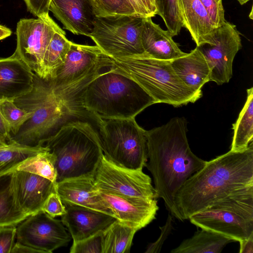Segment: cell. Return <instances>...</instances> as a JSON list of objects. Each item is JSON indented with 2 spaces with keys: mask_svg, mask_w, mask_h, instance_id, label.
I'll use <instances>...</instances> for the list:
<instances>
[{
  "mask_svg": "<svg viewBox=\"0 0 253 253\" xmlns=\"http://www.w3.org/2000/svg\"><path fill=\"white\" fill-rule=\"evenodd\" d=\"M106 67L103 63L63 84L34 73L31 90L13 100L17 107L30 113V118L11 136L10 142L31 147L44 145L62 126L73 121H88L98 127L101 119L86 109L84 92L88 84Z\"/></svg>",
  "mask_w": 253,
  "mask_h": 253,
  "instance_id": "6da1fadb",
  "label": "cell"
},
{
  "mask_svg": "<svg viewBox=\"0 0 253 253\" xmlns=\"http://www.w3.org/2000/svg\"><path fill=\"white\" fill-rule=\"evenodd\" d=\"M187 121L175 117L160 126L146 130V166L151 172L157 198H162L171 215L183 221L175 203L182 185L205 165L191 151L187 137Z\"/></svg>",
  "mask_w": 253,
  "mask_h": 253,
  "instance_id": "7a4b0ae2",
  "label": "cell"
},
{
  "mask_svg": "<svg viewBox=\"0 0 253 253\" xmlns=\"http://www.w3.org/2000/svg\"><path fill=\"white\" fill-rule=\"evenodd\" d=\"M253 186V141L243 151L231 150L207 161L182 185L175 198L183 219L237 190Z\"/></svg>",
  "mask_w": 253,
  "mask_h": 253,
  "instance_id": "3957f363",
  "label": "cell"
},
{
  "mask_svg": "<svg viewBox=\"0 0 253 253\" xmlns=\"http://www.w3.org/2000/svg\"><path fill=\"white\" fill-rule=\"evenodd\" d=\"M45 144L55 158L57 183L93 176L104 154L99 134L88 121L68 123Z\"/></svg>",
  "mask_w": 253,
  "mask_h": 253,
  "instance_id": "277c9868",
  "label": "cell"
},
{
  "mask_svg": "<svg viewBox=\"0 0 253 253\" xmlns=\"http://www.w3.org/2000/svg\"><path fill=\"white\" fill-rule=\"evenodd\" d=\"M109 57L108 68L134 80L156 103L179 107L194 103L202 96V92L195 91L179 78L170 61L157 59L145 52L121 58Z\"/></svg>",
  "mask_w": 253,
  "mask_h": 253,
  "instance_id": "5b68a950",
  "label": "cell"
},
{
  "mask_svg": "<svg viewBox=\"0 0 253 253\" xmlns=\"http://www.w3.org/2000/svg\"><path fill=\"white\" fill-rule=\"evenodd\" d=\"M99 74L87 85L86 109L101 119L135 118L154 99L134 80L111 68Z\"/></svg>",
  "mask_w": 253,
  "mask_h": 253,
  "instance_id": "8992f818",
  "label": "cell"
},
{
  "mask_svg": "<svg viewBox=\"0 0 253 253\" xmlns=\"http://www.w3.org/2000/svg\"><path fill=\"white\" fill-rule=\"evenodd\" d=\"M191 223L235 242L253 234V186L236 190L190 215Z\"/></svg>",
  "mask_w": 253,
  "mask_h": 253,
  "instance_id": "52a82bcc",
  "label": "cell"
},
{
  "mask_svg": "<svg viewBox=\"0 0 253 253\" xmlns=\"http://www.w3.org/2000/svg\"><path fill=\"white\" fill-rule=\"evenodd\" d=\"M98 127L103 153L109 160L132 169L146 166V130L135 118L101 119Z\"/></svg>",
  "mask_w": 253,
  "mask_h": 253,
  "instance_id": "ba28073f",
  "label": "cell"
},
{
  "mask_svg": "<svg viewBox=\"0 0 253 253\" xmlns=\"http://www.w3.org/2000/svg\"><path fill=\"white\" fill-rule=\"evenodd\" d=\"M142 20L135 16L96 17L89 37L112 58L142 54L145 53L141 41Z\"/></svg>",
  "mask_w": 253,
  "mask_h": 253,
  "instance_id": "9c48e42d",
  "label": "cell"
},
{
  "mask_svg": "<svg viewBox=\"0 0 253 253\" xmlns=\"http://www.w3.org/2000/svg\"><path fill=\"white\" fill-rule=\"evenodd\" d=\"M211 70V81L218 85L227 83L232 77L233 63L242 48L240 34L236 25L226 21L215 28L201 44L196 46Z\"/></svg>",
  "mask_w": 253,
  "mask_h": 253,
  "instance_id": "30bf717a",
  "label": "cell"
},
{
  "mask_svg": "<svg viewBox=\"0 0 253 253\" xmlns=\"http://www.w3.org/2000/svg\"><path fill=\"white\" fill-rule=\"evenodd\" d=\"M60 28L49 14L37 19H21L16 26L17 46L13 54L42 78L45 51L53 34Z\"/></svg>",
  "mask_w": 253,
  "mask_h": 253,
  "instance_id": "8fae6325",
  "label": "cell"
},
{
  "mask_svg": "<svg viewBox=\"0 0 253 253\" xmlns=\"http://www.w3.org/2000/svg\"><path fill=\"white\" fill-rule=\"evenodd\" d=\"M95 186L102 192L131 197L157 199L150 177L142 169L116 165L103 154L93 176Z\"/></svg>",
  "mask_w": 253,
  "mask_h": 253,
  "instance_id": "7c38bea8",
  "label": "cell"
},
{
  "mask_svg": "<svg viewBox=\"0 0 253 253\" xmlns=\"http://www.w3.org/2000/svg\"><path fill=\"white\" fill-rule=\"evenodd\" d=\"M16 239L41 253H51L67 246L71 236L61 220L41 211L29 215L16 225Z\"/></svg>",
  "mask_w": 253,
  "mask_h": 253,
  "instance_id": "4fadbf2b",
  "label": "cell"
},
{
  "mask_svg": "<svg viewBox=\"0 0 253 253\" xmlns=\"http://www.w3.org/2000/svg\"><path fill=\"white\" fill-rule=\"evenodd\" d=\"M114 217L137 231L154 219L159 207L156 199L122 196L100 191Z\"/></svg>",
  "mask_w": 253,
  "mask_h": 253,
  "instance_id": "5bb4252c",
  "label": "cell"
},
{
  "mask_svg": "<svg viewBox=\"0 0 253 253\" xmlns=\"http://www.w3.org/2000/svg\"><path fill=\"white\" fill-rule=\"evenodd\" d=\"M14 185L18 203L28 215L42 211L50 194L56 192L57 185L39 175L15 170Z\"/></svg>",
  "mask_w": 253,
  "mask_h": 253,
  "instance_id": "9a60e30c",
  "label": "cell"
},
{
  "mask_svg": "<svg viewBox=\"0 0 253 253\" xmlns=\"http://www.w3.org/2000/svg\"><path fill=\"white\" fill-rule=\"evenodd\" d=\"M108 58L97 45L72 42L64 64L58 69L53 80L58 84L72 82L105 63Z\"/></svg>",
  "mask_w": 253,
  "mask_h": 253,
  "instance_id": "2e32d148",
  "label": "cell"
},
{
  "mask_svg": "<svg viewBox=\"0 0 253 253\" xmlns=\"http://www.w3.org/2000/svg\"><path fill=\"white\" fill-rule=\"evenodd\" d=\"M63 204L66 212L61 220L67 227L73 242L103 231L116 219L102 212L76 205Z\"/></svg>",
  "mask_w": 253,
  "mask_h": 253,
  "instance_id": "e0dca14e",
  "label": "cell"
},
{
  "mask_svg": "<svg viewBox=\"0 0 253 253\" xmlns=\"http://www.w3.org/2000/svg\"><path fill=\"white\" fill-rule=\"evenodd\" d=\"M49 10L74 34L89 37L92 31L96 17L90 0H51Z\"/></svg>",
  "mask_w": 253,
  "mask_h": 253,
  "instance_id": "ac0fdd59",
  "label": "cell"
},
{
  "mask_svg": "<svg viewBox=\"0 0 253 253\" xmlns=\"http://www.w3.org/2000/svg\"><path fill=\"white\" fill-rule=\"evenodd\" d=\"M56 190L63 203L78 205L114 217L95 186L93 176H81L57 183Z\"/></svg>",
  "mask_w": 253,
  "mask_h": 253,
  "instance_id": "d6986e66",
  "label": "cell"
},
{
  "mask_svg": "<svg viewBox=\"0 0 253 253\" xmlns=\"http://www.w3.org/2000/svg\"><path fill=\"white\" fill-rule=\"evenodd\" d=\"M34 73L13 54L0 58V100L13 101L30 92L33 87Z\"/></svg>",
  "mask_w": 253,
  "mask_h": 253,
  "instance_id": "ffe728a7",
  "label": "cell"
},
{
  "mask_svg": "<svg viewBox=\"0 0 253 253\" xmlns=\"http://www.w3.org/2000/svg\"><path fill=\"white\" fill-rule=\"evenodd\" d=\"M141 41L145 52L157 59L171 61L187 54L179 48L171 34L153 22L151 17L143 18Z\"/></svg>",
  "mask_w": 253,
  "mask_h": 253,
  "instance_id": "44dd1931",
  "label": "cell"
},
{
  "mask_svg": "<svg viewBox=\"0 0 253 253\" xmlns=\"http://www.w3.org/2000/svg\"><path fill=\"white\" fill-rule=\"evenodd\" d=\"M174 72L189 87L202 92V88L211 81V70L203 54L196 47L183 57L170 61Z\"/></svg>",
  "mask_w": 253,
  "mask_h": 253,
  "instance_id": "7402d4cb",
  "label": "cell"
},
{
  "mask_svg": "<svg viewBox=\"0 0 253 253\" xmlns=\"http://www.w3.org/2000/svg\"><path fill=\"white\" fill-rule=\"evenodd\" d=\"M183 27L198 46L215 28L200 0H178Z\"/></svg>",
  "mask_w": 253,
  "mask_h": 253,
  "instance_id": "603a6c76",
  "label": "cell"
},
{
  "mask_svg": "<svg viewBox=\"0 0 253 253\" xmlns=\"http://www.w3.org/2000/svg\"><path fill=\"white\" fill-rule=\"evenodd\" d=\"M14 171L0 175V227L16 226L29 216L16 198Z\"/></svg>",
  "mask_w": 253,
  "mask_h": 253,
  "instance_id": "cb8c5ba5",
  "label": "cell"
},
{
  "mask_svg": "<svg viewBox=\"0 0 253 253\" xmlns=\"http://www.w3.org/2000/svg\"><path fill=\"white\" fill-rule=\"evenodd\" d=\"M233 239L216 232L202 229L183 240L171 253H220Z\"/></svg>",
  "mask_w": 253,
  "mask_h": 253,
  "instance_id": "d4e9b609",
  "label": "cell"
},
{
  "mask_svg": "<svg viewBox=\"0 0 253 253\" xmlns=\"http://www.w3.org/2000/svg\"><path fill=\"white\" fill-rule=\"evenodd\" d=\"M247 97L236 122L232 125L233 135L230 150L240 152L253 141V87L247 90Z\"/></svg>",
  "mask_w": 253,
  "mask_h": 253,
  "instance_id": "484cf974",
  "label": "cell"
},
{
  "mask_svg": "<svg viewBox=\"0 0 253 253\" xmlns=\"http://www.w3.org/2000/svg\"><path fill=\"white\" fill-rule=\"evenodd\" d=\"M137 230L117 219L102 232V253H128Z\"/></svg>",
  "mask_w": 253,
  "mask_h": 253,
  "instance_id": "4316f807",
  "label": "cell"
},
{
  "mask_svg": "<svg viewBox=\"0 0 253 253\" xmlns=\"http://www.w3.org/2000/svg\"><path fill=\"white\" fill-rule=\"evenodd\" d=\"M72 42L66 38V33L61 28L54 33L44 55L42 78H55L57 70L66 60Z\"/></svg>",
  "mask_w": 253,
  "mask_h": 253,
  "instance_id": "83f0119b",
  "label": "cell"
},
{
  "mask_svg": "<svg viewBox=\"0 0 253 253\" xmlns=\"http://www.w3.org/2000/svg\"><path fill=\"white\" fill-rule=\"evenodd\" d=\"M45 148V145L31 147L14 142L0 145V175L16 170L21 163Z\"/></svg>",
  "mask_w": 253,
  "mask_h": 253,
  "instance_id": "f1b7e54d",
  "label": "cell"
},
{
  "mask_svg": "<svg viewBox=\"0 0 253 253\" xmlns=\"http://www.w3.org/2000/svg\"><path fill=\"white\" fill-rule=\"evenodd\" d=\"M16 169L44 177L57 185L55 158L46 146L42 151L21 163Z\"/></svg>",
  "mask_w": 253,
  "mask_h": 253,
  "instance_id": "f546056e",
  "label": "cell"
},
{
  "mask_svg": "<svg viewBox=\"0 0 253 253\" xmlns=\"http://www.w3.org/2000/svg\"><path fill=\"white\" fill-rule=\"evenodd\" d=\"M157 14L161 17L172 37L177 35L183 23L178 0H155Z\"/></svg>",
  "mask_w": 253,
  "mask_h": 253,
  "instance_id": "4dcf8cb0",
  "label": "cell"
},
{
  "mask_svg": "<svg viewBox=\"0 0 253 253\" xmlns=\"http://www.w3.org/2000/svg\"><path fill=\"white\" fill-rule=\"evenodd\" d=\"M90 0L96 17L137 16L127 0Z\"/></svg>",
  "mask_w": 253,
  "mask_h": 253,
  "instance_id": "1f68e13d",
  "label": "cell"
},
{
  "mask_svg": "<svg viewBox=\"0 0 253 253\" xmlns=\"http://www.w3.org/2000/svg\"><path fill=\"white\" fill-rule=\"evenodd\" d=\"M0 112L9 128L11 136L17 133L31 116L30 113L19 108L13 101L8 99L0 100Z\"/></svg>",
  "mask_w": 253,
  "mask_h": 253,
  "instance_id": "d6a6232c",
  "label": "cell"
},
{
  "mask_svg": "<svg viewBox=\"0 0 253 253\" xmlns=\"http://www.w3.org/2000/svg\"><path fill=\"white\" fill-rule=\"evenodd\" d=\"M102 232L73 242L70 248V253H102Z\"/></svg>",
  "mask_w": 253,
  "mask_h": 253,
  "instance_id": "836d02e7",
  "label": "cell"
},
{
  "mask_svg": "<svg viewBox=\"0 0 253 253\" xmlns=\"http://www.w3.org/2000/svg\"><path fill=\"white\" fill-rule=\"evenodd\" d=\"M207 10L215 28L223 25L226 21L222 4L215 0H200Z\"/></svg>",
  "mask_w": 253,
  "mask_h": 253,
  "instance_id": "e575fe53",
  "label": "cell"
},
{
  "mask_svg": "<svg viewBox=\"0 0 253 253\" xmlns=\"http://www.w3.org/2000/svg\"><path fill=\"white\" fill-rule=\"evenodd\" d=\"M136 15L141 18L153 17L157 14L155 0H127Z\"/></svg>",
  "mask_w": 253,
  "mask_h": 253,
  "instance_id": "d590c367",
  "label": "cell"
},
{
  "mask_svg": "<svg viewBox=\"0 0 253 253\" xmlns=\"http://www.w3.org/2000/svg\"><path fill=\"white\" fill-rule=\"evenodd\" d=\"M42 210L52 217L62 216L66 212L64 205L57 191L49 195L42 207Z\"/></svg>",
  "mask_w": 253,
  "mask_h": 253,
  "instance_id": "8d00e7d4",
  "label": "cell"
},
{
  "mask_svg": "<svg viewBox=\"0 0 253 253\" xmlns=\"http://www.w3.org/2000/svg\"><path fill=\"white\" fill-rule=\"evenodd\" d=\"M16 234V225L0 227V253H11Z\"/></svg>",
  "mask_w": 253,
  "mask_h": 253,
  "instance_id": "74e56055",
  "label": "cell"
},
{
  "mask_svg": "<svg viewBox=\"0 0 253 253\" xmlns=\"http://www.w3.org/2000/svg\"><path fill=\"white\" fill-rule=\"evenodd\" d=\"M172 217L169 213L166 223L163 227H160L161 233L159 238L154 243H150L147 246L145 253H157L160 252L162 246L173 229L172 224Z\"/></svg>",
  "mask_w": 253,
  "mask_h": 253,
  "instance_id": "f35d334b",
  "label": "cell"
},
{
  "mask_svg": "<svg viewBox=\"0 0 253 253\" xmlns=\"http://www.w3.org/2000/svg\"><path fill=\"white\" fill-rule=\"evenodd\" d=\"M27 10L37 17L48 14L51 0H24Z\"/></svg>",
  "mask_w": 253,
  "mask_h": 253,
  "instance_id": "ab89813d",
  "label": "cell"
},
{
  "mask_svg": "<svg viewBox=\"0 0 253 253\" xmlns=\"http://www.w3.org/2000/svg\"><path fill=\"white\" fill-rule=\"evenodd\" d=\"M0 140L4 143L11 141L9 128L0 112Z\"/></svg>",
  "mask_w": 253,
  "mask_h": 253,
  "instance_id": "60d3db41",
  "label": "cell"
},
{
  "mask_svg": "<svg viewBox=\"0 0 253 253\" xmlns=\"http://www.w3.org/2000/svg\"><path fill=\"white\" fill-rule=\"evenodd\" d=\"M41 252L29 245L18 242L15 243L11 253H35Z\"/></svg>",
  "mask_w": 253,
  "mask_h": 253,
  "instance_id": "b9f144b4",
  "label": "cell"
},
{
  "mask_svg": "<svg viewBox=\"0 0 253 253\" xmlns=\"http://www.w3.org/2000/svg\"><path fill=\"white\" fill-rule=\"evenodd\" d=\"M240 253H253V234L248 238L239 242Z\"/></svg>",
  "mask_w": 253,
  "mask_h": 253,
  "instance_id": "7bdbcfd3",
  "label": "cell"
},
{
  "mask_svg": "<svg viewBox=\"0 0 253 253\" xmlns=\"http://www.w3.org/2000/svg\"><path fill=\"white\" fill-rule=\"evenodd\" d=\"M11 34L12 31L10 29L0 25V40L10 36Z\"/></svg>",
  "mask_w": 253,
  "mask_h": 253,
  "instance_id": "ee69618b",
  "label": "cell"
},
{
  "mask_svg": "<svg viewBox=\"0 0 253 253\" xmlns=\"http://www.w3.org/2000/svg\"><path fill=\"white\" fill-rule=\"evenodd\" d=\"M241 5H243L247 3L250 0H236Z\"/></svg>",
  "mask_w": 253,
  "mask_h": 253,
  "instance_id": "f6af8a7d",
  "label": "cell"
},
{
  "mask_svg": "<svg viewBox=\"0 0 253 253\" xmlns=\"http://www.w3.org/2000/svg\"><path fill=\"white\" fill-rule=\"evenodd\" d=\"M217 3L222 4V0H215Z\"/></svg>",
  "mask_w": 253,
  "mask_h": 253,
  "instance_id": "bcb514c9",
  "label": "cell"
},
{
  "mask_svg": "<svg viewBox=\"0 0 253 253\" xmlns=\"http://www.w3.org/2000/svg\"><path fill=\"white\" fill-rule=\"evenodd\" d=\"M7 143H3L2 141H1L0 140V145H2V144H6Z\"/></svg>",
  "mask_w": 253,
  "mask_h": 253,
  "instance_id": "7dc6e473",
  "label": "cell"
}]
</instances>
